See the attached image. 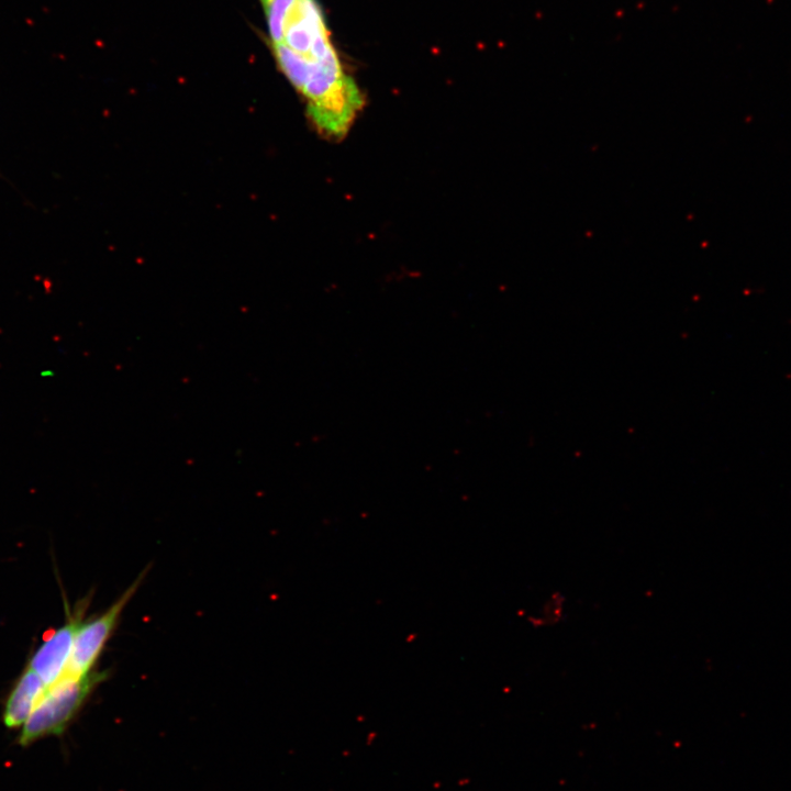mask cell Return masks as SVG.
I'll list each match as a JSON object with an SVG mask.
<instances>
[{
    "mask_svg": "<svg viewBox=\"0 0 791 791\" xmlns=\"http://www.w3.org/2000/svg\"><path fill=\"white\" fill-rule=\"evenodd\" d=\"M270 1H271V0H259V2H260V4H261V7H263L264 10L268 7V4L270 3Z\"/></svg>",
    "mask_w": 791,
    "mask_h": 791,
    "instance_id": "5b68a950",
    "label": "cell"
},
{
    "mask_svg": "<svg viewBox=\"0 0 791 791\" xmlns=\"http://www.w3.org/2000/svg\"><path fill=\"white\" fill-rule=\"evenodd\" d=\"M107 677L108 671L93 670L83 677L65 676L48 687L21 727L20 744L30 745L42 737L63 733L93 689Z\"/></svg>",
    "mask_w": 791,
    "mask_h": 791,
    "instance_id": "6da1fadb",
    "label": "cell"
},
{
    "mask_svg": "<svg viewBox=\"0 0 791 791\" xmlns=\"http://www.w3.org/2000/svg\"><path fill=\"white\" fill-rule=\"evenodd\" d=\"M47 687L29 667L12 688L3 709V723L9 728H21L30 717Z\"/></svg>",
    "mask_w": 791,
    "mask_h": 791,
    "instance_id": "277c9868",
    "label": "cell"
},
{
    "mask_svg": "<svg viewBox=\"0 0 791 791\" xmlns=\"http://www.w3.org/2000/svg\"><path fill=\"white\" fill-rule=\"evenodd\" d=\"M85 608L68 616L66 623L53 631L32 655L27 667L48 688L67 673L77 627L82 621Z\"/></svg>",
    "mask_w": 791,
    "mask_h": 791,
    "instance_id": "3957f363",
    "label": "cell"
},
{
    "mask_svg": "<svg viewBox=\"0 0 791 791\" xmlns=\"http://www.w3.org/2000/svg\"><path fill=\"white\" fill-rule=\"evenodd\" d=\"M145 573L144 570L104 612L80 622L66 676L83 677L94 670V665L113 634L121 613L135 594Z\"/></svg>",
    "mask_w": 791,
    "mask_h": 791,
    "instance_id": "7a4b0ae2",
    "label": "cell"
}]
</instances>
